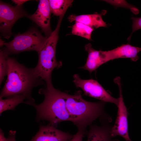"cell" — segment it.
Wrapping results in <instances>:
<instances>
[{
    "mask_svg": "<svg viewBox=\"0 0 141 141\" xmlns=\"http://www.w3.org/2000/svg\"><path fill=\"white\" fill-rule=\"evenodd\" d=\"M73 78V82L76 87L81 88L85 95L106 103H113L117 107L119 98H116L111 96L97 80L92 79H82L78 74H74Z\"/></svg>",
    "mask_w": 141,
    "mask_h": 141,
    "instance_id": "obj_7",
    "label": "cell"
},
{
    "mask_svg": "<svg viewBox=\"0 0 141 141\" xmlns=\"http://www.w3.org/2000/svg\"><path fill=\"white\" fill-rule=\"evenodd\" d=\"M107 11L103 10L100 14H84L77 15L72 14L68 17L69 21L79 22L87 25L93 29L100 27H107V25L103 20L102 16L104 15Z\"/></svg>",
    "mask_w": 141,
    "mask_h": 141,
    "instance_id": "obj_14",
    "label": "cell"
},
{
    "mask_svg": "<svg viewBox=\"0 0 141 141\" xmlns=\"http://www.w3.org/2000/svg\"><path fill=\"white\" fill-rule=\"evenodd\" d=\"M133 23L132 26V31L131 35L128 38V41H130L131 36L134 32L139 29H141V17H131Z\"/></svg>",
    "mask_w": 141,
    "mask_h": 141,
    "instance_id": "obj_20",
    "label": "cell"
},
{
    "mask_svg": "<svg viewBox=\"0 0 141 141\" xmlns=\"http://www.w3.org/2000/svg\"><path fill=\"white\" fill-rule=\"evenodd\" d=\"M7 56L5 55L1 49L0 52V84H1L5 76L7 75L8 65L7 59Z\"/></svg>",
    "mask_w": 141,
    "mask_h": 141,
    "instance_id": "obj_18",
    "label": "cell"
},
{
    "mask_svg": "<svg viewBox=\"0 0 141 141\" xmlns=\"http://www.w3.org/2000/svg\"><path fill=\"white\" fill-rule=\"evenodd\" d=\"M29 1L28 0H12L11 1L16 5L19 6H22V5L26 2Z\"/></svg>",
    "mask_w": 141,
    "mask_h": 141,
    "instance_id": "obj_23",
    "label": "cell"
},
{
    "mask_svg": "<svg viewBox=\"0 0 141 141\" xmlns=\"http://www.w3.org/2000/svg\"><path fill=\"white\" fill-rule=\"evenodd\" d=\"M26 97L23 95H17L3 99L0 98V114L8 110H14L19 104L23 103Z\"/></svg>",
    "mask_w": 141,
    "mask_h": 141,
    "instance_id": "obj_16",
    "label": "cell"
},
{
    "mask_svg": "<svg viewBox=\"0 0 141 141\" xmlns=\"http://www.w3.org/2000/svg\"><path fill=\"white\" fill-rule=\"evenodd\" d=\"M85 50L88 52V57L85 65L81 68L91 73L101 65L109 61L106 51L97 50L93 49L90 43L86 44Z\"/></svg>",
    "mask_w": 141,
    "mask_h": 141,
    "instance_id": "obj_12",
    "label": "cell"
},
{
    "mask_svg": "<svg viewBox=\"0 0 141 141\" xmlns=\"http://www.w3.org/2000/svg\"><path fill=\"white\" fill-rule=\"evenodd\" d=\"M51 13L49 0H40L36 11L32 15H29L28 17L40 28L47 37L53 31L50 26Z\"/></svg>",
    "mask_w": 141,
    "mask_h": 141,
    "instance_id": "obj_9",
    "label": "cell"
},
{
    "mask_svg": "<svg viewBox=\"0 0 141 141\" xmlns=\"http://www.w3.org/2000/svg\"><path fill=\"white\" fill-rule=\"evenodd\" d=\"M60 17L54 30L48 37L42 48L38 52V60L36 66L33 68L37 76L45 81L46 85H52L51 74L55 69L62 66L61 61H57L56 57V49L58 39V33L64 16Z\"/></svg>",
    "mask_w": 141,
    "mask_h": 141,
    "instance_id": "obj_4",
    "label": "cell"
},
{
    "mask_svg": "<svg viewBox=\"0 0 141 141\" xmlns=\"http://www.w3.org/2000/svg\"><path fill=\"white\" fill-rule=\"evenodd\" d=\"M141 48L133 46L130 44H123L111 50L106 51L109 61L119 58H130L136 61L139 59L138 53Z\"/></svg>",
    "mask_w": 141,
    "mask_h": 141,
    "instance_id": "obj_13",
    "label": "cell"
},
{
    "mask_svg": "<svg viewBox=\"0 0 141 141\" xmlns=\"http://www.w3.org/2000/svg\"><path fill=\"white\" fill-rule=\"evenodd\" d=\"M73 136L50 125H41L38 132L30 141H69Z\"/></svg>",
    "mask_w": 141,
    "mask_h": 141,
    "instance_id": "obj_10",
    "label": "cell"
},
{
    "mask_svg": "<svg viewBox=\"0 0 141 141\" xmlns=\"http://www.w3.org/2000/svg\"><path fill=\"white\" fill-rule=\"evenodd\" d=\"M38 93L44 96V99L41 103L36 104L28 101L25 102L36 109V120L48 121L50 125L54 127L62 122L72 121L66 107V93L55 89L53 85H45L44 88L39 90Z\"/></svg>",
    "mask_w": 141,
    "mask_h": 141,
    "instance_id": "obj_3",
    "label": "cell"
},
{
    "mask_svg": "<svg viewBox=\"0 0 141 141\" xmlns=\"http://www.w3.org/2000/svg\"><path fill=\"white\" fill-rule=\"evenodd\" d=\"M16 131L11 130L9 132V135L7 138L8 141H16L15 134Z\"/></svg>",
    "mask_w": 141,
    "mask_h": 141,
    "instance_id": "obj_22",
    "label": "cell"
},
{
    "mask_svg": "<svg viewBox=\"0 0 141 141\" xmlns=\"http://www.w3.org/2000/svg\"><path fill=\"white\" fill-rule=\"evenodd\" d=\"M29 15L22 6H14L0 2V30L2 36L8 39L12 35L11 29L15 22L23 17H28Z\"/></svg>",
    "mask_w": 141,
    "mask_h": 141,
    "instance_id": "obj_6",
    "label": "cell"
},
{
    "mask_svg": "<svg viewBox=\"0 0 141 141\" xmlns=\"http://www.w3.org/2000/svg\"><path fill=\"white\" fill-rule=\"evenodd\" d=\"M81 94V91L79 90L73 95L66 93V107L71 122L78 130L87 131V127L97 119L112 121L111 117L105 111L106 102L86 101L83 98Z\"/></svg>",
    "mask_w": 141,
    "mask_h": 141,
    "instance_id": "obj_2",
    "label": "cell"
},
{
    "mask_svg": "<svg viewBox=\"0 0 141 141\" xmlns=\"http://www.w3.org/2000/svg\"><path fill=\"white\" fill-rule=\"evenodd\" d=\"M7 59L8 65L7 77L0 98L23 95L26 97L27 101L34 103L31 97L32 90L34 87L44 85V81L36 75L33 68H28L8 56Z\"/></svg>",
    "mask_w": 141,
    "mask_h": 141,
    "instance_id": "obj_1",
    "label": "cell"
},
{
    "mask_svg": "<svg viewBox=\"0 0 141 141\" xmlns=\"http://www.w3.org/2000/svg\"><path fill=\"white\" fill-rule=\"evenodd\" d=\"M0 141H8L7 138L5 137L4 133L1 129L0 131Z\"/></svg>",
    "mask_w": 141,
    "mask_h": 141,
    "instance_id": "obj_24",
    "label": "cell"
},
{
    "mask_svg": "<svg viewBox=\"0 0 141 141\" xmlns=\"http://www.w3.org/2000/svg\"><path fill=\"white\" fill-rule=\"evenodd\" d=\"M87 132L78 129L77 133L69 141H83L84 136Z\"/></svg>",
    "mask_w": 141,
    "mask_h": 141,
    "instance_id": "obj_21",
    "label": "cell"
},
{
    "mask_svg": "<svg viewBox=\"0 0 141 141\" xmlns=\"http://www.w3.org/2000/svg\"><path fill=\"white\" fill-rule=\"evenodd\" d=\"M105 2L116 7H122L130 9L131 11L135 14H138L139 10L133 5H131L125 0H104Z\"/></svg>",
    "mask_w": 141,
    "mask_h": 141,
    "instance_id": "obj_19",
    "label": "cell"
},
{
    "mask_svg": "<svg viewBox=\"0 0 141 141\" xmlns=\"http://www.w3.org/2000/svg\"><path fill=\"white\" fill-rule=\"evenodd\" d=\"M73 1L72 0H49L51 13L54 15L59 17L65 14L68 8L72 5Z\"/></svg>",
    "mask_w": 141,
    "mask_h": 141,
    "instance_id": "obj_15",
    "label": "cell"
},
{
    "mask_svg": "<svg viewBox=\"0 0 141 141\" xmlns=\"http://www.w3.org/2000/svg\"><path fill=\"white\" fill-rule=\"evenodd\" d=\"M94 29L81 23L75 22L72 26L71 32L74 35L79 36L89 40H91V34Z\"/></svg>",
    "mask_w": 141,
    "mask_h": 141,
    "instance_id": "obj_17",
    "label": "cell"
},
{
    "mask_svg": "<svg viewBox=\"0 0 141 141\" xmlns=\"http://www.w3.org/2000/svg\"><path fill=\"white\" fill-rule=\"evenodd\" d=\"M101 125H91L87 132V141H119L116 139H113L111 136L112 126L107 120H100Z\"/></svg>",
    "mask_w": 141,
    "mask_h": 141,
    "instance_id": "obj_11",
    "label": "cell"
},
{
    "mask_svg": "<svg viewBox=\"0 0 141 141\" xmlns=\"http://www.w3.org/2000/svg\"><path fill=\"white\" fill-rule=\"evenodd\" d=\"M47 37L43 36L36 28L33 27L24 33L15 35L9 42L1 40L0 46H4L1 50L7 56L26 51H35L38 52Z\"/></svg>",
    "mask_w": 141,
    "mask_h": 141,
    "instance_id": "obj_5",
    "label": "cell"
},
{
    "mask_svg": "<svg viewBox=\"0 0 141 141\" xmlns=\"http://www.w3.org/2000/svg\"><path fill=\"white\" fill-rule=\"evenodd\" d=\"M115 83L119 87V96L117 106L118 110L116 119L114 126H112L111 136L112 138L120 136L126 141H132L128 134V113L124 101L121 89V79L116 77L114 80Z\"/></svg>",
    "mask_w": 141,
    "mask_h": 141,
    "instance_id": "obj_8",
    "label": "cell"
}]
</instances>
